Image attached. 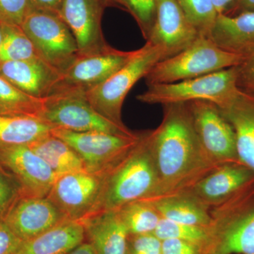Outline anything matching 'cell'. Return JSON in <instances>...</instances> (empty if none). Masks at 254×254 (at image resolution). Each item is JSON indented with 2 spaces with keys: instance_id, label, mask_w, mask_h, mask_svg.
<instances>
[{
  "instance_id": "obj_11",
  "label": "cell",
  "mask_w": 254,
  "mask_h": 254,
  "mask_svg": "<svg viewBox=\"0 0 254 254\" xmlns=\"http://www.w3.org/2000/svg\"><path fill=\"white\" fill-rule=\"evenodd\" d=\"M0 170L26 196L47 197L58 178L27 145H0Z\"/></svg>"
},
{
  "instance_id": "obj_17",
  "label": "cell",
  "mask_w": 254,
  "mask_h": 254,
  "mask_svg": "<svg viewBox=\"0 0 254 254\" xmlns=\"http://www.w3.org/2000/svg\"><path fill=\"white\" fill-rule=\"evenodd\" d=\"M254 180V171L243 164H222L187 190L208 207L217 206Z\"/></svg>"
},
{
  "instance_id": "obj_40",
  "label": "cell",
  "mask_w": 254,
  "mask_h": 254,
  "mask_svg": "<svg viewBox=\"0 0 254 254\" xmlns=\"http://www.w3.org/2000/svg\"><path fill=\"white\" fill-rule=\"evenodd\" d=\"M237 0H213L218 14H225L233 6Z\"/></svg>"
},
{
  "instance_id": "obj_14",
  "label": "cell",
  "mask_w": 254,
  "mask_h": 254,
  "mask_svg": "<svg viewBox=\"0 0 254 254\" xmlns=\"http://www.w3.org/2000/svg\"><path fill=\"white\" fill-rule=\"evenodd\" d=\"M198 37L177 0H157L155 21L146 43L160 50L163 60L178 54Z\"/></svg>"
},
{
  "instance_id": "obj_1",
  "label": "cell",
  "mask_w": 254,
  "mask_h": 254,
  "mask_svg": "<svg viewBox=\"0 0 254 254\" xmlns=\"http://www.w3.org/2000/svg\"><path fill=\"white\" fill-rule=\"evenodd\" d=\"M147 138L158 178L150 199L189 190L219 166L203 149L187 103L163 105L161 123Z\"/></svg>"
},
{
  "instance_id": "obj_38",
  "label": "cell",
  "mask_w": 254,
  "mask_h": 254,
  "mask_svg": "<svg viewBox=\"0 0 254 254\" xmlns=\"http://www.w3.org/2000/svg\"><path fill=\"white\" fill-rule=\"evenodd\" d=\"M32 9L48 11L60 15L63 0H29Z\"/></svg>"
},
{
  "instance_id": "obj_16",
  "label": "cell",
  "mask_w": 254,
  "mask_h": 254,
  "mask_svg": "<svg viewBox=\"0 0 254 254\" xmlns=\"http://www.w3.org/2000/svg\"><path fill=\"white\" fill-rule=\"evenodd\" d=\"M3 220L24 242L44 233L67 219L47 197L20 195Z\"/></svg>"
},
{
  "instance_id": "obj_8",
  "label": "cell",
  "mask_w": 254,
  "mask_h": 254,
  "mask_svg": "<svg viewBox=\"0 0 254 254\" xmlns=\"http://www.w3.org/2000/svg\"><path fill=\"white\" fill-rule=\"evenodd\" d=\"M21 27L38 56L60 73L79 57L72 32L60 15L31 9Z\"/></svg>"
},
{
  "instance_id": "obj_42",
  "label": "cell",
  "mask_w": 254,
  "mask_h": 254,
  "mask_svg": "<svg viewBox=\"0 0 254 254\" xmlns=\"http://www.w3.org/2000/svg\"><path fill=\"white\" fill-rule=\"evenodd\" d=\"M1 28H0V43H1Z\"/></svg>"
},
{
  "instance_id": "obj_25",
  "label": "cell",
  "mask_w": 254,
  "mask_h": 254,
  "mask_svg": "<svg viewBox=\"0 0 254 254\" xmlns=\"http://www.w3.org/2000/svg\"><path fill=\"white\" fill-rule=\"evenodd\" d=\"M53 128L33 117L0 115V145H28L49 135Z\"/></svg>"
},
{
  "instance_id": "obj_10",
  "label": "cell",
  "mask_w": 254,
  "mask_h": 254,
  "mask_svg": "<svg viewBox=\"0 0 254 254\" xmlns=\"http://www.w3.org/2000/svg\"><path fill=\"white\" fill-rule=\"evenodd\" d=\"M205 153L217 165L240 163L235 131L218 105L209 100L186 103Z\"/></svg>"
},
{
  "instance_id": "obj_26",
  "label": "cell",
  "mask_w": 254,
  "mask_h": 254,
  "mask_svg": "<svg viewBox=\"0 0 254 254\" xmlns=\"http://www.w3.org/2000/svg\"><path fill=\"white\" fill-rule=\"evenodd\" d=\"M43 103V99L26 94L0 76V115L39 119Z\"/></svg>"
},
{
  "instance_id": "obj_28",
  "label": "cell",
  "mask_w": 254,
  "mask_h": 254,
  "mask_svg": "<svg viewBox=\"0 0 254 254\" xmlns=\"http://www.w3.org/2000/svg\"><path fill=\"white\" fill-rule=\"evenodd\" d=\"M0 64L39 58L33 43L21 26L0 23Z\"/></svg>"
},
{
  "instance_id": "obj_6",
  "label": "cell",
  "mask_w": 254,
  "mask_h": 254,
  "mask_svg": "<svg viewBox=\"0 0 254 254\" xmlns=\"http://www.w3.org/2000/svg\"><path fill=\"white\" fill-rule=\"evenodd\" d=\"M161 60L160 50L145 43L111 77L87 91V99L97 113L118 126L126 127L122 120V109L127 94Z\"/></svg>"
},
{
  "instance_id": "obj_22",
  "label": "cell",
  "mask_w": 254,
  "mask_h": 254,
  "mask_svg": "<svg viewBox=\"0 0 254 254\" xmlns=\"http://www.w3.org/2000/svg\"><path fill=\"white\" fill-rule=\"evenodd\" d=\"M86 232L79 220H65L31 240L23 242L16 254H67L85 242Z\"/></svg>"
},
{
  "instance_id": "obj_35",
  "label": "cell",
  "mask_w": 254,
  "mask_h": 254,
  "mask_svg": "<svg viewBox=\"0 0 254 254\" xmlns=\"http://www.w3.org/2000/svg\"><path fill=\"white\" fill-rule=\"evenodd\" d=\"M128 254H160L162 241L153 234L133 236Z\"/></svg>"
},
{
  "instance_id": "obj_39",
  "label": "cell",
  "mask_w": 254,
  "mask_h": 254,
  "mask_svg": "<svg viewBox=\"0 0 254 254\" xmlns=\"http://www.w3.org/2000/svg\"><path fill=\"white\" fill-rule=\"evenodd\" d=\"M254 11V0H237L225 14L237 15L245 11Z\"/></svg>"
},
{
  "instance_id": "obj_29",
  "label": "cell",
  "mask_w": 254,
  "mask_h": 254,
  "mask_svg": "<svg viewBox=\"0 0 254 254\" xmlns=\"http://www.w3.org/2000/svg\"><path fill=\"white\" fill-rule=\"evenodd\" d=\"M189 22L199 36L208 38L218 12L213 0H177Z\"/></svg>"
},
{
  "instance_id": "obj_41",
  "label": "cell",
  "mask_w": 254,
  "mask_h": 254,
  "mask_svg": "<svg viewBox=\"0 0 254 254\" xmlns=\"http://www.w3.org/2000/svg\"><path fill=\"white\" fill-rule=\"evenodd\" d=\"M67 254H97L94 247L90 242H84Z\"/></svg>"
},
{
  "instance_id": "obj_23",
  "label": "cell",
  "mask_w": 254,
  "mask_h": 254,
  "mask_svg": "<svg viewBox=\"0 0 254 254\" xmlns=\"http://www.w3.org/2000/svg\"><path fill=\"white\" fill-rule=\"evenodd\" d=\"M148 200L161 218L203 227H209L212 223L210 207L188 190Z\"/></svg>"
},
{
  "instance_id": "obj_15",
  "label": "cell",
  "mask_w": 254,
  "mask_h": 254,
  "mask_svg": "<svg viewBox=\"0 0 254 254\" xmlns=\"http://www.w3.org/2000/svg\"><path fill=\"white\" fill-rule=\"evenodd\" d=\"M106 0H63L60 16L72 32L79 57L108 49L101 28Z\"/></svg>"
},
{
  "instance_id": "obj_36",
  "label": "cell",
  "mask_w": 254,
  "mask_h": 254,
  "mask_svg": "<svg viewBox=\"0 0 254 254\" xmlns=\"http://www.w3.org/2000/svg\"><path fill=\"white\" fill-rule=\"evenodd\" d=\"M23 240L16 236L4 220H0V254H16Z\"/></svg>"
},
{
  "instance_id": "obj_43",
  "label": "cell",
  "mask_w": 254,
  "mask_h": 254,
  "mask_svg": "<svg viewBox=\"0 0 254 254\" xmlns=\"http://www.w3.org/2000/svg\"></svg>"
},
{
  "instance_id": "obj_5",
  "label": "cell",
  "mask_w": 254,
  "mask_h": 254,
  "mask_svg": "<svg viewBox=\"0 0 254 254\" xmlns=\"http://www.w3.org/2000/svg\"><path fill=\"white\" fill-rule=\"evenodd\" d=\"M39 119L54 128L68 131L135 134L97 113L87 99L86 92L74 88L57 89L44 98Z\"/></svg>"
},
{
  "instance_id": "obj_21",
  "label": "cell",
  "mask_w": 254,
  "mask_h": 254,
  "mask_svg": "<svg viewBox=\"0 0 254 254\" xmlns=\"http://www.w3.org/2000/svg\"><path fill=\"white\" fill-rule=\"evenodd\" d=\"M209 39L220 49L247 56L254 50V11L218 14Z\"/></svg>"
},
{
  "instance_id": "obj_37",
  "label": "cell",
  "mask_w": 254,
  "mask_h": 254,
  "mask_svg": "<svg viewBox=\"0 0 254 254\" xmlns=\"http://www.w3.org/2000/svg\"><path fill=\"white\" fill-rule=\"evenodd\" d=\"M199 246L177 240L168 239L162 241V254H199Z\"/></svg>"
},
{
  "instance_id": "obj_24",
  "label": "cell",
  "mask_w": 254,
  "mask_h": 254,
  "mask_svg": "<svg viewBox=\"0 0 254 254\" xmlns=\"http://www.w3.org/2000/svg\"><path fill=\"white\" fill-rule=\"evenodd\" d=\"M58 177L85 170L81 157L74 150L58 137L49 135L27 145Z\"/></svg>"
},
{
  "instance_id": "obj_13",
  "label": "cell",
  "mask_w": 254,
  "mask_h": 254,
  "mask_svg": "<svg viewBox=\"0 0 254 254\" xmlns=\"http://www.w3.org/2000/svg\"><path fill=\"white\" fill-rule=\"evenodd\" d=\"M135 51L124 52L110 46L100 53L78 57L61 73L59 83L55 90L74 88L89 91L123 67L131 59Z\"/></svg>"
},
{
  "instance_id": "obj_20",
  "label": "cell",
  "mask_w": 254,
  "mask_h": 254,
  "mask_svg": "<svg viewBox=\"0 0 254 254\" xmlns=\"http://www.w3.org/2000/svg\"><path fill=\"white\" fill-rule=\"evenodd\" d=\"M79 221L97 254H128L129 234L118 210L93 214Z\"/></svg>"
},
{
  "instance_id": "obj_19",
  "label": "cell",
  "mask_w": 254,
  "mask_h": 254,
  "mask_svg": "<svg viewBox=\"0 0 254 254\" xmlns=\"http://www.w3.org/2000/svg\"><path fill=\"white\" fill-rule=\"evenodd\" d=\"M219 108L235 131L239 161L254 171V94L239 89Z\"/></svg>"
},
{
  "instance_id": "obj_27",
  "label": "cell",
  "mask_w": 254,
  "mask_h": 254,
  "mask_svg": "<svg viewBox=\"0 0 254 254\" xmlns=\"http://www.w3.org/2000/svg\"><path fill=\"white\" fill-rule=\"evenodd\" d=\"M129 236L153 234L161 216L148 200H138L118 209Z\"/></svg>"
},
{
  "instance_id": "obj_2",
  "label": "cell",
  "mask_w": 254,
  "mask_h": 254,
  "mask_svg": "<svg viewBox=\"0 0 254 254\" xmlns=\"http://www.w3.org/2000/svg\"><path fill=\"white\" fill-rule=\"evenodd\" d=\"M158 185V173L146 132L140 135L138 143L118 163L105 172L99 198L88 216L118 210L135 200L153 198Z\"/></svg>"
},
{
  "instance_id": "obj_12",
  "label": "cell",
  "mask_w": 254,
  "mask_h": 254,
  "mask_svg": "<svg viewBox=\"0 0 254 254\" xmlns=\"http://www.w3.org/2000/svg\"><path fill=\"white\" fill-rule=\"evenodd\" d=\"M105 174L83 170L61 175L55 180L47 198L67 220H83L98 201Z\"/></svg>"
},
{
  "instance_id": "obj_30",
  "label": "cell",
  "mask_w": 254,
  "mask_h": 254,
  "mask_svg": "<svg viewBox=\"0 0 254 254\" xmlns=\"http://www.w3.org/2000/svg\"><path fill=\"white\" fill-rule=\"evenodd\" d=\"M153 235L161 241L177 239L198 246L205 245L209 238L208 227L187 225L161 218Z\"/></svg>"
},
{
  "instance_id": "obj_33",
  "label": "cell",
  "mask_w": 254,
  "mask_h": 254,
  "mask_svg": "<svg viewBox=\"0 0 254 254\" xmlns=\"http://www.w3.org/2000/svg\"><path fill=\"white\" fill-rule=\"evenodd\" d=\"M20 195L17 185L0 170V220L4 218Z\"/></svg>"
},
{
  "instance_id": "obj_4",
  "label": "cell",
  "mask_w": 254,
  "mask_h": 254,
  "mask_svg": "<svg viewBox=\"0 0 254 254\" xmlns=\"http://www.w3.org/2000/svg\"><path fill=\"white\" fill-rule=\"evenodd\" d=\"M210 213L215 237L208 254H254V180Z\"/></svg>"
},
{
  "instance_id": "obj_31",
  "label": "cell",
  "mask_w": 254,
  "mask_h": 254,
  "mask_svg": "<svg viewBox=\"0 0 254 254\" xmlns=\"http://www.w3.org/2000/svg\"><path fill=\"white\" fill-rule=\"evenodd\" d=\"M136 18L145 40L148 39L156 14L157 0H116Z\"/></svg>"
},
{
  "instance_id": "obj_9",
  "label": "cell",
  "mask_w": 254,
  "mask_h": 254,
  "mask_svg": "<svg viewBox=\"0 0 254 254\" xmlns=\"http://www.w3.org/2000/svg\"><path fill=\"white\" fill-rule=\"evenodd\" d=\"M51 133L66 142L83 160L86 171L103 173L118 163L138 143L140 135L99 131L75 132L53 128Z\"/></svg>"
},
{
  "instance_id": "obj_34",
  "label": "cell",
  "mask_w": 254,
  "mask_h": 254,
  "mask_svg": "<svg viewBox=\"0 0 254 254\" xmlns=\"http://www.w3.org/2000/svg\"><path fill=\"white\" fill-rule=\"evenodd\" d=\"M237 87L245 93L254 94V50L237 66Z\"/></svg>"
},
{
  "instance_id": "obj_3",
  "label": "cell",
  "mask_w": 254,
  "mask_h": 254,
  "mask_svg": "<svg viewBox=\"0 0 254 254\" xmlns=\"http://www.w3.org/2000/svg\"><path fill=\"white\" fill-rule=\"evenodd\" d=\"M244 59L199 36L178 54L157 63L144 78L147 86L175 83L238 66Z\"/></svg>"
},
{
  "instance_id": "obj_32",
  "label": "cell",
  "mask_w": 254,
  "mask_h": 254,
  "mask_svg": "<svg viewBox=\"0 0 254 254\" xmlns=\"http://www.w3.org/2000/svg\"><path fill=\"white\" fill-rule=\"evenodd\" d=\"M31 9L29 0H0V23L21 26Z\"/></svg>"
},
{
  "instance_id": "obj_7",
  "label": "cell",
  "mask_w": 254,
  "mask_h": 254,
  "mask_svg": "<svg viewBox=\"0 0 254 254\" xmlns=\"http://www.w3.org/2000/svg\"><path fill=\"white\" fill-rule=\"evenodd\" d=\"M237 73L236 66L175 83L149 85L136 99L147 104L163 105L209 100L222 107L239 91Z\"/></svg>"
},
{
  "instance_id": "obj_18",
  "label": "cell",
  "mask_w": 254,
  "mask_h": 254,
  "mask_svg": "<svg viewBox=\"0 0 254 254\" xmlns=\"http://www.w3.org/2000/svg\"><path fill=\"white\" fill-rule=\"evenodd\" d=\"M60 73L40 58L0 64V76L39 99L50 96L59 83Z\"/></svg>"
}]
</instances>
